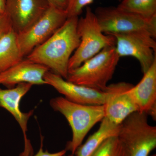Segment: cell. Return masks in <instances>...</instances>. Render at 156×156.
I'll return each instance as SVG.
<instances>
[{
  "mask_svg": "<svg viewBox=\"0 0 156 156\" xmlns=\"http://www.w3.org/2000/svg\"><path fill=\"white\" fill-rule=\"evenodd\" d=\"M5 0H0V11H5Z\"/></svg>",
  "mask_w": 156,
  "mask_h": 156,
  "instance_id": "obj_23",
  "label": "cell"
},
{
  "mask_svg": "<svg viewBox=\"0 0 156 156\" xmlns=\"http://www.w3.org/2000/svg\"><path fill=\"white\" fill-rule=\"evenodd\" d=\"M115 39L116 51L121 58L132 56L138 60L143 74L156 60V42L146 33H131L111 35Z\"/></svg>",
  "mask_w": 156,
  "mask_h": 156,
  "instance_id": "obj_8",
  "label": "cell"
},
{
  "mask_svg": "<svg viewBox=\"0 0 156 156\" xmlns=\"http://www.w3.org/2000/svg\"><path fill=\"white\" fill-rule=\"evenodd\" d=\"M46 85H50L64 95L67 100L86 105H104L105 92L77 85L49 70L44 76Z\"/></svg>",
  "mask_w": 156,
  "mask_h": 156,
  "instance_id": "obj_11",
  "label": "cell"
},
{
  "mask_svg": "<svg viewBox=\"0 0 156 156\" xmlns=\"http://www.w3.org/2000/svg\"><path fill=\"white\" fill-rule=\"evenodd\" d=\"M151 156H156V154H154V155H152Z\"/></svg>",
  "mask_w": 156,
  "mask_h": 156,
  "instance_id": "obj_25",
  "label": "cell"
},
{
  "mask_svg": "<svg viewBox=\"0 0 156 156\" xmlns=\"http://www.w3.org/2000/svg\"><path fill=\"white\" fill-rule=\"evenodd\" d=\"M120 1H122V0H120Z\"/></svg>",
  "mask_w": 156,
  "mask_h": 156,
  "instance_id": "obj_26",
  "label": "cell"
},
{
  "mask_svg": "<svg viewBox=\"0 0 156 156\" xmlns=\"http://www.w3.org/2000/svg\"><path fill=\"white\" fill-rule=\"evenodd\" d=\"M68 18L66 10L50 5L46 12L27 30L17 34L20 50L25 58L32 51L49 39Z\"/></svg>",
  "mask_w": 156,
  "mask_h": 156,
  "instance_id": "obj_7",
  "label": "cell"
},
{
  "mask_svg": "<svg viewBox=\"0 0 156 156\" xmlns=\"http://www.w3.org/2000/svg\"><path fill=\"white\" fill-rule=\"evenodd\" d=\"M48 0H5V12L17 34L28 29L49 8Z\"/></svg>",
  "mask_w": 156,
  "mask_h": 156,
  "instance_id": "obj_10",
  "label": "cell"
},
{
  "mask_svg": "<svg viewBox=\"0 0 156 156\" xmlns=\"http://www.w3.org/2000/svg\"><path fill=\"white\" fill-rule=\"evenodd\" d=\"M77 30L80 41L70 58L69 70L79 67L104 48L115 45V37L102 32L95 13L89 6L84 17L78 20Z\"/></svg>",
  "mask_w": 156,
  "mask_h": 156,
  "instance_id": "obj_4",
  "label": "cell"
},
{
  "mask_svg": "<svg viewBox=\"0 0 156 156\" xmlns=\"http://www.w3.org/2000/svg\"><path fill=\"white\" fill-rule=\"evenodd\" d=\"M50 104L54 111L65 117L71 128L72 139L68 143L66 150L72 154L82 144L90 130L105 117L104 105L80 104L63 97L52 98Z\"/></svg>",
  "mask_w": 156,
  "mask_h": 156,
  "instance_id": "obj_2",
  "label": "cell"
},
{
  "mask_svg": "<svg viewBox=\"0 0 156 156\" xmlns=\"http://www.w3.org/2000/svg\"><path fill=\"white\" fill-rule=\"evenodd\" d=\"M17 34L12 29L0 38V73L24 58L17 43Z\"/></svg>",
  "mask_w": 156,
  "mask_h": 156,
  "instance_id": "obj_16",
  "label": "cell"
},
{
  "mask_svg": "<svg viewBox=\"0 0 156 156\" xmlns=\"http://www.w3.org/2000/svg\"><path fill=\"white\" fill-rule=\"evenodd\" d=\"M120 58L115 46L104 48L79 67L69 70L66 80L104 91L113 76Z\"/></svg>",
  "mask_w": 156,
  "mask_h": 156,
  "instance_id": "obj_3",
  "label": "cell"
},
{
  "mask_svg": "<svg viewBox=\"0 0 156 156\" xmlns=\"http://www.w3.org/2000/svg\"><path fill=\"white\" fill-rule=\"evenodd\" d=\"M76 156V155H75L74 154H72L71 155H70L69 156Z\"/></svg>",
  "mask_w": 156,
  "mask_h": 156,
  "instance_id": "obj_24",
  "label": "cell"
},
{
  "mask_svg": "<svg viewBox=\"0 0 156 156\" xmlns=\"http://www.w3.org/2000/svg\"><path fill=\"white\" fill-rule=\"evenodd\" d=\"M79 19L78 17H68L55 33L26 58L47 66L50 71L66 80L70 58L80 41L77 30Z\"/></svg>",
  "mask_w": 156,
  "mask_h": 156,
  "instance_id": "obj_1",
  "label": "cell"
},
{
  "mask_svg": "<svg viewBox=\"0 0 156 156\" xmlns=\"http://www.w3.org/2000/svg\"><path fill=\"white\" fill-rule=\"evenodd\" d=\"M33 86L28 83H22L13 88H0V107L10 112L19 124L23 133L25 144L30 143L27 137V123L33 114V111L23 112L20 104L22 98L30 90Z\"/></svg>",
  "mask_w": 156,
  "mask_h": 156,
  "instance_id": "obj_14",
  "label": "cell"
},
{
  "mask_svg": "<svg viewBox=\"0 0 156 156\" xmlns=\"http://www.w3.org/2000/svg\"><path fill=\"white\" fill-rule=\"evenodd\" d=\"M94 0H66V9L68 17H78L83 11L85 7L93 2Z\"/></svg>",
  "mask_w": 156,
  "mask_h": 156,
  "instance_id": "obj_19",
  "label": "cell"
},
{
  "mask_svg": "<svg viewBox=\"0 0 156 156\" xmlns=\"http://www.w3.org/2000/svg\"><path fill=\"white\" fill-rule=\"evenodd\" d=\"M117 7L147 19L156 17V0H122Z\"/></svg>",
  "mask_w": 156,
  "mask_h": 156,
  "instance_id": "obj_17",
  "label": "cell"
},
{
  "mask_svg": "<svg viewBox=\"0 0 156 156\" xmlns=\"http://www.w3.org/2000/svg\"><path fill=\"white\" fill-rule=\"evenodd\" d=\"M49 70L47 66L25 57L19 63L0 73V85L8 88H13L22 83L45 85L44 76Z\"/></svg>",
  "mask_w": 156,
  "mask_h": 156,
  "instance_id": "obj_12",
  "label": "cell"
},
{
  "mask_svg": "<svg viewBox=\"0 0 156 156\" xmlns=\"http://www.w3.org/2000/svg\"><path fill=\"white\" fill-rule=\"evenodd\" d=\"M133 85L120 82L108 85L104 90L105 117L113 122L120 125L131 114L138 112L134 98L130 92Z\"/></svg>",
  "mask_w": 156,
  "mask_h": 156,
  "instance_id": "obj_9",
  "label": "cell"
},
{
  "mask_svg": "<svg viewBox=\"0 0 156 156\" xmlns=\"http://www.w3.org/2000/svg\"><path fill=\"white\" fill-rule=\"evenodd\" d=\"M120 128V125L113 122L105 117L101 121L98 130L89 136L84 144L78 148L74 154L76 156H91L107 139L118 136Z\"/></svg>",
  "mask_w": 156,
  "mask_h": 156,
  "instance_id": "obj_15",
  "label": "cell"
},
{
  "mask_svg": "<svg viewBox=\"0 0 156 156\" xmlns=\"http://www.w3.org/2000/svg\"><path fill=\"white\" fill-rule=\"evenodd\" d=\"M147 116L135 112L120 124L118 136L129 156H149L156 147V127L149 124Z\"/></svg>",
  "mask_w": 156,
  "mask_h": 156,
  "instance_id": "obj_5",
  "label": "cell"
},
{
  "mask_svg": "<svg viewBox=\"0 0 156 156\" xmlns=\"http://www.w3.org/2000/svg\"><path fill=\"white\" fill-rule=\"evenodd\" d=\"M50 5L58 8L66 10V0H48Z\"/></svg>",
  "mask_w": 156,
  "mask_h": 156,
  "instance_id": "obj_22",
  "label": "cell"
},
{
  "mask_svg": "<svg viewBox=\"0 0 156 156\" xmlns=\"http://www.w3.org/2000/svg\"><path fill=\"white\" fill-rule=\"evenodd\" d=\"M138 112L156 119V60L139 83L130 89Z\"/></svg>",
  "mask_w": 156,
  "mask_h": 156,
  "instance_id": "obj_13",
  "label": "cell"
},
{
  "mask_svg": "<svg viewBox=\"0 0 156 156\" xmlns=\"http://www.w3.org/2000/svg\"><path fill=\"white\" fill-rule=\"evenodd\" d=\"M13 29L10 18L5 11H0V38Z\"/></svg>",
  "mask_w": 156,
  "mask_h": 156,
  "instance_id": "obj_20",
  "label": "cell"
},
{
  "mask_svg": "<svg viewBox=\"0 0 156 156\" xmlns=\"http://www.w3.org/2000/svg\"><path fill=\"white\" fill-rule=\"evenodd\" d=\"M66 150H63L57 152L56 153H50L48 151H44L43 149V143H41V147L38 151L34 156H63L65 155L66 153ZM20 156H24L21 154Z\"/></svg>",
  "mask_w": 156,
  "mask_h": 156,
  "instance_id": "obj_21",
  "label": "cell"
},
{
  "mask_svg": "<svg viewBox=\"0 0 156 156\" xmlns=\"http://www.w3.org/2000/svg\"><path fill=\"white\" fill-rule=\"evenodd\" d=\"M95 14L102 32L106 34L146 33L156 38V17L147 19L115 7H99Z\"/></svg>",
  "mask_w": 156,
  "mask_h": 156,
  "instance_id": "obj_6",
  "label": "cell"
},
{
  "mask_svg": "<svg viewBox=\"0 0 156 156\" xmlns=\"http://www.w3.org/2000/svg\"><path fill=\"white\" fill-rule=\"evenodd\" d=\"M91 156H129L128 151L118 136L102 143Z\"/></svg>",
  "mask_w": 156,
  "mask_h": 156,
  "instance_id": "obj_18",
  "label": "cell"
}]
</instances>
